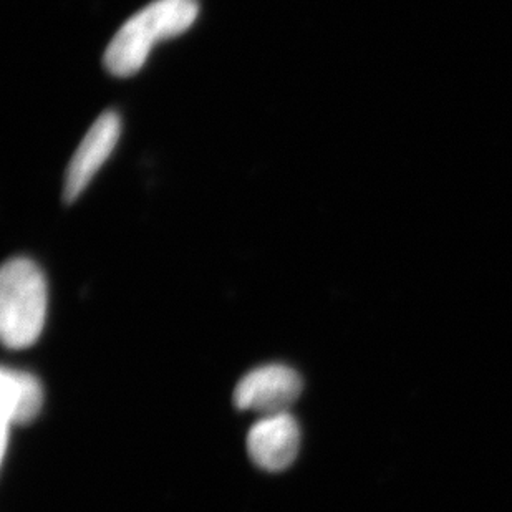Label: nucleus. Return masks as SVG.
<instances>
[{
	"mask_svg": "<svg viewBox=\"0 0 512 512\" xmlns=\"http://www.w3.org/2000/svg\"><path fill=\"white\" fill-rule=\"evenodd\" d=\"M196 0H155L121 25L105 52V67L115 77L135 75L155 44L184 34L196 22Z\"/></svg>",
	"mask_w": 512,
	"mask_h": 512,
	"instance_id": "obj_1",
	"label": "nucleus"
},
{
	"mask_svg": "<svg viewBox=\"0 0 512 512\" xmlns=\"http://www.w3.org/2000/svg\"><path fill=\"white\" fill-rule=\"evenodd\" d=\"M47 317L44 272L27 257L5 262L0 272V334L7 348L34 345Z\"/></svg>",
	"mask_w": 512,
	"mask_h": 512,
	"instance_id": "obj_2",
	"label": "nucleus"
},
{
	"mask_svg": "<svg viewBox=\"0 0 512 512\" xmlns=\"http://www.w3.org/2000/svg\"><path fill=\"white\" fill-rule=\"evenodd\" d=\"M302 393L299 373L285 365H266L247 373L234 390L239 410L257 411L264 416L289 413Z\"/></svg>",
	"mask_w": 512,
	"mask_h": 512,
	"instance_id": "obj_3",
	"label": "nucleus"
},
{
	"mask_svg": "<svg viewBox=\"0 0 512 512\" xmlns=\"http://www.w3.org/2000/svg\"><path fill=\"white\" fill-rule=\"evenodd\" d=\"M120 135L121 118L118 113L105 112L93 123L68 165L63 189L65 203H72L85 191L93 176L107 163Z\"/></svg>",
	"mask_w": 512,
	"mask_h": 512,
	"instance_id": "obj_4",
	"label": "nucleus"
},
{
	"mask_svg": "<svg viewBox=\"0 0 512 512\" xmlns=\"http://www.w3.org/2000/svg\"><path fill=\"white\" fill-rule=\"evenodd\" d=\"M300 430L290 413L264 416L247 436V451L259 468L277 473L289 468L299 455Z\"/></svg>",
	"mask_w": 512,
	"mask_h": 512,
	"instance_id": "obj_5",
	"label": "nucleus"
},
{
	"mask_svg": "<svg viewBox=\"0 0 512 512\" xmlns=\"http://www.w3.org/2000/svg\"><path fill=\"white\" fill-rule=\"evenodd\" d=\"M44 392L39 380L27 372L2 368L0 373V411H2V456L9 443L12 425H29L39 416Z\"/></svg>",
	"mask_w": 512,
	"mask_h": 512,
	"instance_id": "obj_6",
	"label": "nucleus"
}]
</instances>
